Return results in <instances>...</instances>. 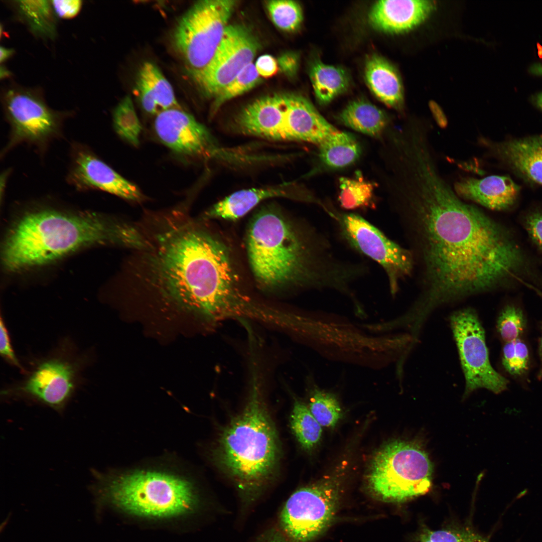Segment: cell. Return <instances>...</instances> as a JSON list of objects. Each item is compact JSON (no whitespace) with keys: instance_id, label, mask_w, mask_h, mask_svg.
<instances>
[{"instance_id":"1","label":"cell","mask_w":542,"mask_h":542,"mask_svg":"<svg viewBox=\"0 0 542 542\" xmlns=\"http://www.w3.org/2000/svg\"><path fill=\"white\" fill-rule=\"evenodd\" d=\"M406 209L417 221L428 290L420 309L471 294L524 285L542 275L510 230L462 201L432 162L405 174Z\"/></svg>"},{"instance_id":"2","label":"cell","mask_w":542,"mask_h":542,"mask_svg":"<svg viewBox=\"0 0 542 542\" xmlns=\"http://www.w3.org/2000/svg\"><path fill=\"white\" fill-rule=\"evenodd\" d=\"M183 207L145 213L124 259V296L164 311L219 320L240 278L226 244Z\"/></svg>"},{"instance_id":"3","label":"cell","mask_w":542,"mask_h":542,"mask_svg":"<svg viewBox=\"0 0 542 542\" xmlns=\"http://www.w3.org/2000/svg\"><path fill=\"white\" fill-rule=\"evenodd\" d=\"M246 247L253 277L266 291L327 290L354 300L353 285L369 273L364 262L339 256L319 229L290 220L271 206L253 217Z\"/></svg>"},{"instance_id":"4","label":"cell","mask_w":542,"mask_h":542,"mask_svg":"<svg viewBox=\"0 0 542 542\" xmlns=\"http://www.w3.org/2000/svg\"><path fill=\"white\" fill-rule=\"evenodd\" d=\"M121 223L94 214L43 209L25 214L5 240V267L16 272L41 265L80 248L120 241Z\"/></svg>"},{"instance_id":"5","label":"cell","mask_w":542,"mask_h":542,"mask_svg":"<svg viewBox=\"0 0 542 542\" xmlns=\"http://www.w3.org/2000/svg\"><path fill=\"white\" fill-rule=\"evenodd\" d=\"M257 360L250 361L249 391L242 412L222 432L217 457L243 491H256L269 480L279 457L278 438L266 408Z\"/></svg>"},{"instance_id":"6","label":"cell","mask_w":542,"mask_h":542,"mask_svg":"<svg viewBox=\"0 0 542 542\" xmlns=\"http://www.w3.org/2000/svg\"><path fill=\"white\" fill-rule=\"evenodd\" d=\"M99 491L102 498L133 516L169 519L193 513L199 503L193 485L177 475L138 471L108 478Z\"/></svg>"},{"instance_id":"7","label":"cell","mask_w":542,"mask_h":542,"mask_svg":"<svg viewBox=\"0 0 542 542\" xmlns=\"http://www.w3.org/2000/svg\"><path fill=\"white\" fill-rule=\"evenodd\" d=\"M92 352L81 351L68 338L44 356L34 358L19 381L2 392L5 397L22 398L62 410L84 379Z\"/></svg>"},{"instance_id":"8","label":"cell","mask_w":542,"mask_h":542,"mask_svg":"<svg viewBox=\"0 0 542 542\" xmlns=\"http://www.w3.org/2000/svg\"><path fill=\"white\" fill-rule=\"evenodd\" d=\"M432 474V464L418 444L396 440L375 453L366 481L370 492L378 499L399 503L429 492Z\"/></svg>"},{"instance_id":"9","label":"cell","mask_w":542,"mask_h":542,"mask_svg":"<svg viewBox=\"0 0 542 542\" xmlns=\"http://www.w3.org/2000/svg\"><path fill=\"white\" fill-rule=\"evenodd\" d=\"M236 5L234 0L198 1L177 22L172 45L195 82L211 63Z\"/></svg>"},{"instance_id":"10","label":"cell","mask_w":542,"mask_h":542,"mask_svg":"<svg viewBox=\"0 0 542 542\" xmlns=\"http://www.w3.org/2000/svg\"><path fill=\"white\" fill-rule=\"evenodd\" d=\"M340 497L336 479L328 478L294 492L285 504L278 521L256 542H309L332 521Z\"/></svg>"},{"instance_id":"11","label":"cell","mask_w":542,"mask_h":542,"mask_svg":"<svg viewBox=\"0 0 542 542\" xmlns=\"http://www.w3.org/2000/svg\"><path fill=\"white\" fill-rule=\"evenodd\" d=\"M328 213L345 244L381 267L387 278L390 292L394 296L398 290L399 282L411 273L412 253L357 214Z\"/></svg>"},{"instance_id":"12","label":"cell","mask_w":542,"mask_h":542,"mask_svg":"<svg viewBox=\"0 0 542 542\" xmlns=\"http://www.w3.org/2000/svg\"><path fill=\"white\" fill-rule=\"evenodd\" d=\"M5 116L10 126L9 141L2 153L25 143L43 150L61 132L64 113L52 109L36 94L12 89L4 97Z\"/></svg>"},{"instance_id":"13","label":"cell","mask_w":542,"mask_h":542,"mask_svg":"<svg viewBox=\"0 0 542 542\" xmlns=\"http://www.w3.org/2000/svg\"><path fill=\"white\" fill-rule=\"evenodd\" d=\"M451 323L466 379L464 394L480 388L495 393L504 390L508 381L490 363L484 331L476 313L471 309L459 311L451 317Z\"/></svg>"},{"instance_id":"14","label":"cell","mask_w":542,"mask_h":542,"mask_svg":"<svg viewBox=\"0 0 542 542\" xmlns=\"http://www.w3.org/2000/svg\"><path fill=\"white\" fill-rule=\"evenodd\" d=\"M259 48L258 40L248 28L228 25L211 63L196 83L207 95L215 97L252 62Z\"/></svg>"},{"instance_id":"15","label":"cell","mask_w":542,"mask_h":542,"mask_svg":"<svg viewBox=\"0 0 542 542\" xmlns=\"http://www.w3.org/2000/svg\"><path fill=\"white\" fill-rule=\"evenodd\" d=\"M71 157L67 181L76 189L100 190L129 201L143 199L136 185L118 174L87 147L73 144Z\"/></svg>"},{"instance_id":"16","label":"cell","mask_w":542,"mask_h":542,"mask_svg":"<svg viewBox=\"0 0 542 542\" xmlns=\"http://www.w3.org/2000/svg\"><path fill=\"white\" fill-rule=\"evenodd\" d=\"M154 128L160 140L173 152L189 157H209L215 150L208 129L181 108L156 115Z\"/></svg>"},{"instance_id":"17","label":"cell","mask_w":542,"mask_h":542,"mask_svg":"<svg viewBox=\"0 0 542 542\" xmlns=\"http://www.w3.org/2000/svg\"><path fill=\"white\" fill-rule=\"evenodd\" d=\"M285 110L284 95L260 97L245 106L238 113L233 125L238 132L245 135L287 141Z\"/></svg>"},{"instance_id":"18","label":"cell","mask_w":542,"mask_h":542,"mask_svg":"<svg viewBox=\"0 0 542 542\" xmlns=\"http://www.w3.org/2000/svg\"><path fill=\"white\" fill-rule=\"evenodd\" d=\"M284 95L287 141L319 145L338 130L304 97L291 93Z\"/></svg>"},{"instance_id":"19","label":"cell","mask_w":542,"mask_h":542,"mask_svg":"<svg viewBox=\"0 0 542 542\" xmlns=\"http://www.w3.org/2000/svg\"><path fill=\"white\" fill-rule=\"evenodd\" d=\"M434 8V2L431 1H379L372 7L368 20L378 30L389 33H402L420 24Z\"/></svg>"},{"instance_id":"20","label":"cell","mask_w":542,"mask_h":542,"mask_svg":"<svg viewBox=\"0 0 542 542\" xmlns=\"http://www.w3.org/2000/svg\"><path fill=\"white\" fill-rule=\"evenodd\" d=\"M454 189L460 198L495 210H506L512 207L520 190L510 178L496 175L480 179L463 178L455 183Z\"/></svg>"},{"instance_id":"21","label":"cell","mask_w":542,"mask_h":542,"mask_svg":"<svg viewBox=\"0 0 542 542\" xmlns=\"http://www.w3.org/2000/svg\"><path fill=\"white\" fill-rule=\"evenodd\" d=\"M292 186L289 183L264 188L238 191L210 207L201 218L205 220L212 219L235 220L244 216L266 199L274 197L298 198Z\"/></svg>"},{"instance_id":"22","label":"cell","mask_w":542,"mask_h":542,"mask_svg":"<svg viewBox=\"0 0 542 542\" xmlns=\"http://www.w3.org/2000/svg\"><path fill=\"white\" fill-rule=\"evenodd\" d=\"M135 91L145 111L158 115L172 108H181L172 86L157 66L145 61L137 77Z\"/></svg>"},{"instance_id":"23","label":"cell","mask_w":542,"mask_h":542,"mask_svg":"<svg viewBox=\"0 0 542 542\" xmlns=\"http://www.w3.org/2000/svg\"><path fill=\"white\" fill-rule=\"evenodd\" d=\"M495 149L514 171L542 185V134L506 141Z\"/></svg>"},{"instance_id":"24","label":"cell","mask_w":542,"mask_h":542,"mask_svg":"<svg viewBox=\"0 0 542 542\" xmlns=\"http://www.w3.org/2000/svg\"><path fill=\"white\" fill-rule=\"evenodd\" d=\"M366 81L373 94L386 105L399 108L403 93L400 78L393 67L385 60L373 55L365 64Z\"/></svg>"},{"instance_id":"25","label":"cell","mask_w":542,"mask_h":542,"mask_svg":"<svg viewBox=\"0 0 542 542\" xmlns=\"http://www.w3.org/2000/svg\"><path fill=\"white\" fill-rule=\"evenodd\" d=\"M345 125L361 133L376 137L387 123L385 113L372 103L363 100L350 102L338 116Z\"/></svg>"},{"instance_id":"26","label":"cell","mask_w":542,"mask_h":542,"mask_svg":"<svg viewBox=\"0 0 542 542\" xmlns=\"http://www.w3.org/2000/svg\"><path fill=\"white\" fill-rule=\"evenodd\" d=\"M314 93L321 104H327L343 93L349 85V78L341 68L316 60L310 70Z\"/></svg>"},{"instance_id":"27","label":"cell","mask_w":542,"mask_h":542,"mask_svg":"<svg viewBox=\"0 0 542 542\" xmlns=\"http://www.w3.org/2000/svg\"><path fill=\"white\" fill-rule=\"evenodd\" d=\"M319 146V156L327 166L340 168L354 162L360 156L361 147L353 135L337 131Z\"/></svg>"},{"instance_id":"28","label":"cell","mask_w":542,"mask_h":542,"mask_svg":"<svg viewBox=\"0 0 542 542\" xmlns=\"http://www.w3.org/2000/svg\"><path fill=\"white\" fill-rule=\"evenodd\" d=\"M339 185L338 200L342 209L354 210L374 207V185L366 180L360 172H356L353 178H340Z\"/></svg>"},{"instance_id":"29","label":"cell","mask_w":542,"mask_h":542,"mask_svg":"<svg viewBox=\"0 0 542 542\" xmlns=\"http://www.w3.org/2000/svg\"><path fill=\"white\" fill-rule=\"evenodd\" d=\"M18 12L32 32L37 35L52 38L55 35L54 11L50 1H18L15 2Z\"/></svg>"},{"instance_id":"30","label":"cell","mask_w":542,"mask_h":542,"mask_svg":"<svg viewBox=\"0 0 542 542\" xmlns=\"http://www.w3.org/2000/svg\"><path fill=\"white\" fill-rule=\"evenodd\" d=\"M292 430L302 447L313 449L319 442L322 433L321 425L303 402L296 399L291 416Z\"/></svg>"},{"instance_id":"31","label":"cell","mask_w":542,"mask_h":542,"mask_svg":"<svg viewBox=\"0 0 542 542\" xmlns=\"http://www.w3.org/2000/svg\"><path fill=\"white\" fill-rule=\"evenodd\" d=\"M112 120L116 132L122 139L133 146L139 144L142 128L129 95L125 96L117 104L113 112Z\"/></svg>"},{"instance_id":"32","label":"cell","mask_w":542,"mask_h":542,"mask_svg":"<svg viewBox=\"0 0 542 542\" xmlns=\"http://www.w3.org/2000/svg\"><path fill=\"white\" fill-rule=\"evenodd\" d=\"M309 409L322 427H334L342 416L336 397L315 386L311 390Z\"/></svg>"},{"instance_id":"33","label":"cell","mask_w":542,"mask_h":542,"mask_svg":"<svg viewBox=\"0 0 542 542\" xmlns=\"http://www.w3.org/2000/svg\"><path fill=\"white\" fill-rule=\"evenodd\" d=\"M266 7L274 24L280 29L293 32L301 26L303 12L300 4L290 0H273L266 3Z\"/></svg>"},{"instance_id":"34","label":"cell","mask_w":542,"mask_h":542,"mask_svg":"<svg viewBox=\"0 0 542 542\" xmlns=\"http://www.w3.org/2000/svg\"><path fill=\"white\" fill-rule=\"evenodd\" d=\"M260 81V76L254 64H249L215 97L214 110H217L226 101L250 90Z\"/></svg>"},{"instance_id":"35","label":"cell","mask_w":542,"mask_h":542,"mask_svg":"<svg viewBox=\"0 0 542 542\" xmlns=\"http://www.w3.org/2000/svg\"><path fill=\"white\" fill-rule=\"evenodd\" d=\"M416 542H489L473 531L467 528H449L437 530L423 527L415 537Z\"/></svg>"},{"instance_id":"36","label":"cell","mask_w":542,"mask_h":542,"mask_svg":"<svg viewBox=\"0 0 542 542\" xmlns=\"http://www.w3.org/2000/svg\"><path fill=\"white\" fill-rule=\"evenodd\" d=\"M529 361L527 346L519 338L505 343L503 348L502 364L509 374L517 376L524 374L528 370Z\"/></svg>"},{"instance_id":"37","label":"cell","mask_w":542,"mask_h":542,"mask_svg":"<svg viewBox=\"0 0 542 542\" xmlns=\"http://www.w3.org/2000/svg\"><path fill=\"white\" fill-rule=\"evenodd\" d=\"M525 326V320L522 311L513 305L506 306L497 320V329L505 343L519 339Z\"/></svg>"},{"instance_id":"38","label":"cell","mask_w":542,"mask_h":542,"mask_svg":"<svg viewBox=\"0 0 542 542\" xmlns=\"http://www.w3.org/2000/svg\"><path fill=\"white\" fill-rule=\"evenodd\" d=\"M0 354L6 362L19 368L22 374L25 372V368L21 364L15 354L8 330L2 316L1 317L0 324Z\"/></svg>"},{"instance_id":"39","label":"cell","mask_w":542,"mask_h":542,"mask_svg":"<svg viewBox=\"0 0 542 542\" xmlns=\"http://www.w3.org/2000/svg\"><path fill=\"white\" fill-rule=\"evenodd\" d=\"M522 224L530 240L542 251V210H536L526 214Z\"/></svg>"},{"instance_id":"40","label":"cell","mask_w":542,"mask_h":542,"mask_svg":"<svg viewBox=\"0 0 542 542\" xmlns=\"http://www.w3.org/2000/svg\"><path fill=\"white\" fill-rule=\"evenodd\" d=\"M50 2L54 13L62 19L74 17L79 13L82 7V1L79 0H54Z\"/></svg>"},{"instance_id":"41","label":"cell","mask_w":542,"mask_h":542,"mask_svg":"<svg viewBox=\"0 0 542 542\" xmlns=\"http://www.w3.org/2000/svg\"><path fill=\"white\" fill-rule=\"evenodd\" d=\"M254 65L259 76L264 78L274 76L279 68L278 61L270 55L260 56Z\"/></svg>"},{"instance_id":"42","label":"cell","mask_w":542,"mask_h":542,"mask_svg":"<svg viewBox=\"0 0 542 542\" xmlns=\"http://www.w3.org/2000/svg\"><path fill=\"white\" fill-rule=\"evenodd\" d=\"M278 62L279 66L287 74H294L298 65L297 56L294 54L286 53L281 56Z\"/></svg>"},{"instance_id":"43","label":"cell","mask_w":542,"mask_h":542,"mask_svg":"<svg viewBox=\"0 0 542 542\" xmlns=\"http://www.w3.org/2000/svg\"><path fill=\"white\" fill-rule=\"evenodd\" d=\"M14 53L12 49L1 46L0 48V61L2 63L7 60Z\"/></svg>"},{"instance_id":"44","label":"cell","mask_w":542,"mask_h":542,"mask_svg":"<svg viewBox=\"0 0 542 542\" xmlns=\"http://www.w3.org/2000/svg\"><path fill=\"white\" fill-rule=\"evenodd\" d=\"M531 73L537 75H542V64H536L533 65L530 69Z\"/></svg>"},{"instance_id":"45","label":"cell","mask_w":542,"mask_h":542,"mask_svg":"<svg viewBox=\"0 0 542 542\" xmlns=\"http://www.w3.org/2000/svg\"><path fill=\"white\" fill-rule=\"evenodd\" d=\"M539 354L540 359V367L537 377L538 379H542V334L539 343Z\"/></svg>"},{"instance_id":"46","label":"cell","mask_w":542,"mask_h":542,"mask_svg":"<svg viewBox=\"0 0 542 542\" xmlns=\"http://www.w3.org/2000/svg\"><path fill=\"white\" fill-rule=\"evenodd\" d=\"M535 100L537 106L542 110V93L537 95Z\"/></svg>"},{"instance_id":"47","label":"cell","mask_w":542,"mask_h":542,"mask_svg":"<svg viewBox=\"0 0 542 542\" xmlns=\"http://www.w3.org/2000/svg\"><path fill=\"white\" fill-rule=\"evenodd\" d=\"M8 76H9L8 71L7 70H6V69L5 68H3L1 67V78H2V77L5 78L6 77H7Z\"/></svg>"}]
</instances>
